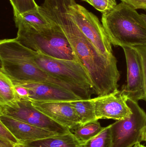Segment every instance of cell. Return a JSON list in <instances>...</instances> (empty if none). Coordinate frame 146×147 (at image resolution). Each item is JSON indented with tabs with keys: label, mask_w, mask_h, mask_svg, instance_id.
Listing matches in <instances>:
<instances>
[{
	"label": "cell",
	"mask_w": 146,
	"mask_h": 147,
	"mask_svg": "<svg viewBox=\"0 0 146 147\" xmlns=\"http://www.w3.org/2000/svg\"><path fill=\"white\" fill-rule=\"evenodd\" d=\"M69 0H44L39 11L51 24L58 26L67 37L77 57L89 74L96 95L118 90L120 74L115 57L107 58L85 37L71 18Z\"/></svg>",
	"instance_id": "1"
},
{
	"label": "cell",
	"mask_w": 146,
	"mask_h": 147,
	"mask_svg": "<svg viewBox=\"0 0 146 147\" xmlns=\"http://www.w3.org/2000/svg\"><path fill=\"white\" fill-rule=\"evenodd\" d=\"M33 50L26 47L16 39H5L0 41V71L15 82H41L67 89L81 99H91L92 95L86 91L72 85L45 71L33 60Z\"/></svg>",
	"instance_id": "2"
},
{
	"label": "cell",
	"mask_w": 146,
	"mask_h": 147,
	"mask_svg": "<svg viewBox=\"0 0 146 147\" xmlns=\"http://www.w3.org/2000/svg\"><path fill=\"white\" fill-rule=\"evenodd\" d=\"M102 24L112 45L123 47L146 45V24L141 15L122 2L103 13Z\"/></svg>",
	"instance_id": "3"
},
{
	"label": "cell",
	"mask_w": 146,
	"mask_h": 147,
	"mask_svg": "<svg viewBox=\"0 0 146 147\" xmlns=\"http://www.w3.org/2000/svg\"><path fill=\"white\" fill-rule=\"evenodd\" d=\"M37 30L31 27L19 25L16 40L26 47L54 58L79 61L68 40L57 25Z\"/></svg>",
	"instance_id": "4"
},
{
	"label": "cell",
	"mask_w": 146,
	"mask_h": 147,
	"mask_svg": "<svg viewBox=\"0 0 146 147\" xmlns=\"http://www.w3.org/2000/svg\"><path fill=\"white\" fill-rule=\"evenodd\" d=\"M32 55L35 63L49 74L95 94L91 78L80 61L54 58L33 50Z\"/></svg>",
	"instance_id": "5"
},
{
	"label": "cell",
	"mask_w": 146,
	"mask_h": 147,
	"mask_svg": "<svg viewBox=\"0 0 146 147\" xmlns=\"http://www.w3.org/2000/svg\"><path fill=\"white\" fill-rule=\"evenodd\" d=\"M127 103L131 116L110 124L112 147H132L146 142V113L138 102L128 99Z\"/></svg>",
	"instance_id": "6"
},
{
	"label": "cell",
	"mask_w": 146,
	"mask_h": 147,
	"mask_svg": "<svg viewBox=\"0 0 146 147\" xmlns=\"http://www.w3.org/2000/svg\"><path fill=\"white\" fill-rule=\"evenodd\" d=\"M68 11L82 33L102 55L109 59L115 57L103 26L95 15L75 0H69Z\"/></svg>",
	"instance_id": "7"
},
{
	"label": "cell",
	"mask_w": 146,
	"mask_h": 147,
	"mask_svg": "<svg viewBox=\"0 0 146 147\" xmlns=\"http://www.w3.org/2000/svg\"><path fill=\"white\" fill-rule=\"evenodd\" d=\"M0 115L9 117L59 135L71 132L67 128L58 124L37 109L31 101L16 99L0 105Z\"/></svg>",
	"instance_id": "8"
},
{
	"label": "cell",
	"mask_w": 146,
	"mask_h": 147,
	"mask_svg": "<svg viewBox=\"0 0 146 147\" xmlns=\"http://www.w3.org/2000/svg\"><path fill=\"white\" fill-rule=\"evenodd\" d=\"M127 65V84L121 91L127 99L145 101L143 68L139 54L133 47H122Z\"/></svg>",
	"instance_id": "9"
},
{
	"label": "cell",
	"mask_w": 146,
	"mask_h": 147,
	"mask_svg": "<svg viewBox=\"0 0 146 147\" xmlns=\"http://www.w3.org/2000/svg\"><path fill=\"white\" fill-rule=\"evenodd\" d=\"M93 98L97 120L107 119L120 121L128 118L132 114L127 103V98L122 94L121 90Z\"/></svg>",
	"instance_id": "10"
},
{
	"label": "cell",
	"mask_w": 146,
	"mask_h": 147,
	"mask_svg": "<svg viewBox=\"0 0 146 147\" xmlns=\"http://www.w3.org/2000/svg\"><path fill=\"white\" fill-rule=\"evenodd\" d=\"M37 109L58 124L70 130L81 125L80 120L70 101L32 102Z\"/></svg>",
	"instance_id": "11"
},
{
	"label": "cell",
	"mask_w": 146,
	"mask_h": 147,
	"mask_svg": "<svg viewBox=\"0 0 146 147\" xmlns=\"http://www.w3.org/2000/svg\"><path fill=\"white\" fill-rule=\"evenodd\" d=\"M13 82L14 84L23 86L29 90L31 102L72 101L81 99L72 92L51 84L32 81Z\"/></svg>",
	"instance_id": "12"
},
{
	"label": "cell",
	"mask_w": 146,
	"mask_h": 147,
	"mask_svg": "<svg viewBox=\"0 0 146 147\" xmlns=\"http://www.w3.org/2000/svg\"><path fill=\"white\" fill-rule=\"evenodd\" d=\"M0 122L10 130L21 145L61 135L3 115H0Z\"/></svg>",
	"instance_id": "13"
},
{
	"label": "cell",
	"mask_w": 146,
	"mask_h": 147,
	"mask_svg": "<svg viewBox=\"0 0 146 147\" xmlns=\"http://www.w3.org/2000/svg\"><path fill=\"white\" fill-rule=\"evenodd\" d=\"M23 145L29 147H83V145L75 138L72 132Z\"/></svg>",
	"instance_id": "14"
},
{
	"label": "cell",
	"mask_w": 146,
	"mask_h": 147,
	"mask_svg": "<svg viewBox=\"0 0 146 147\" xmlns=\"http://www.w3.org/2000/svg\"><path fill=\"white\" fill-rule=\"evenodd\" d=\"M15 26L23 25L31 27L37 30H43L53 26L38 10L14 16Z\"/></svg>",
	"instance_id": "15"
},
{
	"label": "cell",
	"mask_w": 146,
	"mask_h": 147,
	"mask_svg": "<svg viewBox=\"0 0 146 147\" xmlns=\"http://www.w3.org/2000/svg\"><path fill=\"white\" fill-rule=\"evenodd\" d=\"M70 103L79 117L81 125L98 121L96 117L94 98L80 99L70 101Z\"/></svg>",
	"instance_id": "16"
},
{
	"label": "cell",
	"mask_w": 146,
	"mask_h": 147,
	"mask_svg": "<svg viewBox=\"0 0 146 147\" xmlns=\"http://www.w3.org/2000/svg\"><path fill=\"white\" fill-rule=\"evenodd\" d=\"M103 129L98 121H95L80 125L72 130V132L78 140L84 145L88 141L97 136Z\"/></svg>",
	"instance_id": "17"
},
{
	"label": "cell",
	"mask_w": 146,
	"mask_h": 147,
	"mask_svg": "<svg viewBox=\"0 0 146 147\" xmlns=\"http://www.w3.org/2000/svg\"><path fill=\"white\" fill-rule=\"evenodd\" d=\"M15 85L7 74L0 71V105L16 100Z\"/></svg>",
	"instance_id": "18"
},
{
	"label": "cell",
	"mask_w": 146,
	"mask_h": 147,
	"mask_svg": "<svg viewBox=\"0 0 146 147\" xmlns=\"http://www.w3.org/2000/svg\"><path fill=\"white\" fill-rule=\"evenodd\" d=\"M110 125L104 127L103 130L94 138L83 145V147H112V137Z\"/></svg>",
	"instance_id": "19"
},
{
	"label": "cell",
	"mask_w": 146,
	"mask_h": 147,
	"mask_svg": "<svg viewBox=\"0 0 146 147\" xmlns=\"http://www.w3.org/2000/svg\"><path fill=\"white\" fill-rule=\"evenodd\" d=\"M13 10L14 16L33 10H38L39 6L35 0H9Z\"/></svg>",
	"instance_id": "20"
},
{
	"label": "cell",
	"mask_w": 146,
	"mask_h": 147,
	"mask_svg": "<svg viewBox=\"0 0 146 147\" xmlns=\"http://www.w3.org/2000/svg\"><path fill=\"white\" fill-rule=\"evenodd\" d=\"M94 7L102 13L108 12L115 7L117 4H114L108 0H82Z\"/></svg>",
	"instance_id": "21"
},
{
	"label": "cell",
	"mask_w": 146,
	"mask_h": 147,
	"mask_svg": "<svg viewBox=\"0 0 146 147\" xmlns=\"http://www.w3.org/2000/svg\"><path fill=\"white\" fill-rule=\"evenodd\" d=\"M139 54L143 68L146 102V45L133 47Z\"/></svg>",
	"instance_id": "22"
},
{
	"label": "cell",
	"mask_w": 146,
	"mask_h": 147,
	"mask_svg": "<svg viewBox=\"0 0 146 147\" xmlns=\"http://www.w3.org/2000/svg\"><path fill=\"white\" fill-rule=\"evenodd\" d=\"M0 139H3L15 144H21L10 130L0 122Z\"/></svg>",
	"instance_id": "23"
},
{
	"label": "cell",
	"mask_w": 146,
	"mask_h": 147,
	"mask_svg": "<svg viewBox=\"0 0 146 147\" xmlns=\"http://www.w3.org/2000/svg\"><path fill=\"white\" fill-rule=\"evenodd\" d=\"M14 85L16 99L31 101L30 92L27 88L21 85Z\"/></svg>",
	"instance_id": "24"
},
{
	"label": "cell",
	"mask_w": 146,
	"mask_h": 147,
	"mask_svg": "<svg viewBox=\"0 0 146 147\" xmlns=\"http://www.w3.org/2000/svg\"><path fill=\"white\" fill-rule=\"evenodd\" d=\"M134 9H146V0H121Z\"/></svg>",
	"instance_id": "25"
},
{
	"label": "cell",
	"mask_w": 146,
	"mask_h": 147,
	"mask_svg": "<svg viewBox=\"0 0 146 147\" xmlns=\"http://www.w3.org/2000/svg\"><path fill=\"white\" fill-rule=\"evenodd\" d=\"M0 147H21V144H15L8 141L0 139Z\"/></svg>",
	"instance_id": "26"
},
{
	"label": "cell",
	"mask_w": 146,
	"mask_h": 147,
	"mask_svg": "<svg viewBox=\"0 0 146 147\" xmlns=\"http://www.w3.org/2000/svg\"><path fill=\"white\" fill-rule=\"evenodd\" d=\"M132 147H146L144 146V145H141L140 143H138V144H136V145L134 146H133Z\"/></svg>",
	"instance_id": "27"
},
{
	"label": "cell",
	"mask_w": 146,
	"mask_h": 147,
	"mask_svg": "<svg viewBox=\"0 0 146 147\" xmlns=\"http://www.w3.org/2000/svg\"><path fill=\"white\" fill-rule=\"evenodd\" d=\"M141 17L143 18V20H144V21L145 22L146 24V15L144 14H141Z\"/></svg>",
	"instance_id": "28"
},
{
	"label": "cell",
	"mask_w": 146,
	"mask_h": 147,
	"mask_svg": "<svg viewBox=\"0 0 146 147\" xmlns=\"http://www.w3.org/2000/svg\"><path fill=\"white\" fill-rule=\"evenodd\" d=\"M108 1H109L111 2L114 3V4H117L115 0H108Z\"/></svg>",
	"instance_id": "29"
},
{
	"label": "cell",
	"mask_w": 146,
	"mask_h": 147,
	"mask_svg": "<svg viewBox=\"0 0 146 147\" xmlns=\"http://www.w3.org/2000/svg\"><path fill=\"white\" fill-rule=\"evenodd\" d=\"M21 147H29L27 146H25V145H21Z\"/></svg>",
	"instance_id": "30"
}]
</instances>
